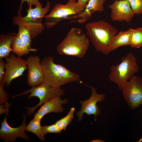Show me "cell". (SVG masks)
Here are the masks:
<instances>
[{"instance_id": "obj_1", "label": "cell", "mask_w": 142, "mask_h": 142, "mask_svg": "<svg viewBox=\"0 0 142 142\" xmlns=\"http://www.w3.org/2000/svg\"><path fill=\"white\" fill-rule=\"evenodd\" d=\"M85 28L86 34L95 49L108 55L111 51L113 40L118 32L117 29L104 20L89 22Z\"/></svg>"}, {"instance_id": "obj_2", "label": "cell", "mask_w": 142, "mask_h": 142, "mask_svg": "<svg viewBox=\"0 0 142 142\" xmlns=\"http://www.w3.org/2000/svg\"><path fill=\"white\" fill-rule=\"evenodd\" d=\"M44 74L43 82L57 88L69 83L77 82L80 76L64 66L55 63L52 56H47L40 61Z\"/></svg>"}, {"instance_id": "obj_3", "label": "cell", "mask_w": 142, "mask_h": 142, "mask_svg": "<svg viewBox=\"0 0 142 142\" xmlns=\"http://www.w3.org/2000/svg\"><path fill=\"white\" fill-rule=\"evenodd\" d=\"M89 44V39L82 30L73 27L57 45L56 49L59 55L81 58L85 54Z\"/></svg>"}, {"instance_id": "obj_4", "label": "cell", "mask_w": 142, "mask_h": 142, "mask_svg": "<svg viewBox=\"0 0 142 142\" xmlns=\"http://www.w3.org/2000/svg\"><path fill=\"white\" fill-rule=\"evenodd\" d=\"M51 3L47 1L45 6H37L34 8L32 6H29L27 9V15L24 17L21 15L14 16L13 23L18 26H24L30 31L32 38H34L41 34L44 29L45 27L42 23V20L49 11Z\"/></svg>"}, {"instance_id": "obj_5", "label": "cell", "mask_w": 142, "mask_h": 142, "mask_svg": "<svg viewBox=\"0 0 142 142\" xmlns=\"http://www.w3.org/2000/svg\"><path fill=\"white\" fill-rule=\"evenodd\" d=\"M109 70V79L115 83L121 90L124 84L139 72V68L135 57L130 52L122 58L119 64L112 65Z\"/></svg>"}, {"instance_id": "obj_6", "label": "cell", "mask_w": 142, "mask_h": 142, "mask_svg": "<svg viewBox=\"0 0 142 142\" xmlns=\"http://www.w3.org/2000/svg\"><path fill=\"white\" fill-rule=\"evenodd\" d=\"M85 7L75 0L68 1L65 4H56L49 13L44 17V23L47 28L53 27L64 19L72 17L83 11Z\"/></svg>"}, {"instance_id": "obj_7", "label": "cell", "mask_w": 142, "mask_h": 142, "mask_svg": "<svg viewBox=\"0 0 142 142\" xmlns=\"http://www.w3.org/2000/svg\"><path fill=\"white\" fill-rule=\"evenodd\" d=\"M65 90L60 88H57L48 85L43 82L40 84L25 91L20 94L12 97L14 98L19 96L30 93L28 97L30 99L32 97H37L39 99V103L33 107H27V114L30 115L33 113L38 106L47 102L52 98L57 96H63Z\"/></svg>"}, {"instance_id": "obj_8", "label": "cell", "mask_w": 142, "mask_h": 142, "mask_svg": "<svg viewBox=\"0 0 142 142\" xmlns=\"http://www.w3.org/2000/svg\"><path fill=\"white\" fill-rule=\"evenodd\" d=\"M129 107L134 110L142 104V77L134 76L124 84L121 89Z\"/></svg>"}, {"instance_id": "obj_9", "label": "cell", "mask_w": 142, "mask_h": 142, "mask_svg": "<svg viewBox=\"0 0 142 142\" xmlns=\"http://www.w3.org/2000/svg\"><path fill=\"white\" fill-rule=\"evenodd\" d=\"M4 58L5 74L3 81L0 84L8 87L13 79L23 75L27 69V64L26 60L16 56L14 54H10Z\"/></svg>"}, {"instance_id": "obj_10", "label": "cell", "mask_w": 142, "mask_h": 142, "mask_svg": "<svg viewBox=\"0 0 142 142\" xmlns=\"http://www.w3.org/2000/svg\"><path fill=\"white\" fill-rule=\"evenodd\" d=\"M90 88L92 91L90 97L88 99L81 100L79 102L81 107L80 110L76 113L79 121L82 120L84 113L88 116L93 115L96 119L101 112V110L97 103L99 102L103 101L105 99V94L104 93H98L95 88L92 86H90Z\"/></svg>"}, {"instance_id": "obj_11", "label": "cell", "mask_w": 142, "mask_h": 142, "mask_svg": "<svg viewBox=\"0 0 142 142\" xmlns=\"http://www.w3.org/2000/svg\"><path fill=\"white\" fill-rule=\"evenodd\" d=\"M9 110L6 113L5 116L1 123L0 130V139L4 141L14 142L18 138H21L28 140L29 138L25 133L26 130V117L23 114V121L22 124L18 127L13 128L9 125L7 122V117Z\"/></svg>"}, {"instance_id": "obj_12", "label": "cell", "mask_w": 142, "mask_h": 142, "mask_svg": "<svg viewBox=\"0 0 142 142\" xmlns=\"http://www.w3.org/2000/svg\"><path fill=\"white\" fill-rule=\"evenodd\" d=\"M26 60L28 69V85L32 87L40 84L43 82L44 74L40 58L37 55H30Z\"/></svg>"}, {"instance_id": "obj_13", "label": "cell", "mask_w": 142, "mask_h": 142, "mask_svg": "<svg viewBox=\"0 0 142 142\" xmlns=\"http://www.w3.org/2000/svg\"><path fill=\"white\" fill-rule=\"evenodd\" d=\"M109 8L111 10L110 17L113 21L129 22L134 16L128 0L115 1Z\"/></svg>"}, {"instance_id": "obj_14", "label": "cell", "mask_w": 142, "mask_h": 142, "mask_svg": "<svg viewBox=\"0 0 142 142\" xmlns=\"http://www.w3.org/2000/svg\"><path fill=\"white\" fill-rule=\"evenodd\" d=\"M68 102L67 99H62L60 96L53 97L41 105L34 114V117L41 120L45 115L49 113H57L62 112L64 110L62 105L66 104Z\"/></svg>"}, {"instance_id": "obj_15", "label": "cell", "mask_w": 142, "mask_h": 142, "mask_svg": "<svg viewBox=\"0 0 142 142\" xmlns=\"http://www.w3.org/2000/svg\"><path fill=\"white\" fill-rule=\"evenodd\" d=\"M106 0H90L84 10L74 15L71 19H76L79 23H85L95 12L104 11V4Z\"/></svg>"}, {"instance_id": "obj_16", "label": "cell", "mask_w": 142, "mask_h": 142, "mask_svg": "<svg viewBox=\"0 0 142 142\" xmlns=\"http://www.w3.org/2000/svg\"><path fill=\"white\" fill-rule=\"evenodd\" d=\"M12 52L17 56L21 57L28 54L30 51H36L34 48H30L28 45L16 35L11 43Z\"/></svg>"}, {"instance_id": "obj_17", "label": "cell", "mask_w": 142, "mask_h": 142, "mask_svg": "<svg viewBox=\"0 0 142 142\" xmlns=\"http://www.w3.org/2000/svg\"><path fill=\"white\" fill-rule=\"evenodd\" d=\"M17 34L13 33L0 35V59L5 58L10 55V53L12 51L11 43Z\"/></svg>"}, {"instance_id": "obj_18", "label": "cell", "mask_w": 142, "mask_h": 142, "mask_svg": "<svg viewBox=\"0 0 142 142\" xmlns=\"http://www.w3.org/2000/svg\"><path fill=\"white\" fill-rule=\"evenodd\" d=\"M133 29L129 28L126 31H120L116 35L113 40L111 51L119 47L130 45L131 37Z\"/></svg>"}, {"instance_id": "obj_19", "label": "cell", "mask_w": 142, "mask_h": 142, "mask_svg": "<svg viewBox=\"0 0 142 142\" xmlns=\"http://www.w3.org/2000/svg\"><path fill=\"white\" fill-rule=\"evenodd\" d=\"M41 120L36 117L32 119L26 126V130L36 135L42 141L45 139L42 133Z\"/></svg>"}, {"instance_id": "obj_20", "label": "cell", "mask_w": 142, "mask_h": 142, "mask_svg": "<svg viewBox=\"0 0 142 142\" xmlns=\"http://www.w3.org/2000/svg\"><path fill=\"white\" fill-rule=\"evenodd\" d=\"M75 110L74 108H71L68 114L64 117L57 121L55 123V124L62 130H65L74 118V115Z\"/></svg>"}, {"instance_id": "obj_21", "label": "cell", "mask_w": 142, "mask_h": 142, "mask_svg": "<svg viewBox=\"0 0 142 142\" xmlns=\"http://www.w3.org/2000/svg\"><path fill=\"white\" fill-rule=\"evenodd\" d=\"M131 47L139 48L142 46V28L133 29L131 37Z\"/></svg>"}, {"instance_id": "obj_22", "label": "cell", "mask_w": 142, "mask_h": 142, "mask_svg": "<svg viewBox=\"0 0 142 142\" xmlns=\"http://www.w3.org/2000/svg\"><path fill=\"white\" fill-rule=\"evenodd\" d=\"M18 26V32L17 36L25 43L30 48L31 47V36L29 30L25 26Z\"/></svg>"}, {"instance_id": "obj_23", "label": "cell", "mask_w": 142, "mask_h": 142, "mask_svg": "<svg viewBox=\"0 0 142 142\" xmlns=\"http://www.w3.org/2000/svg\"><path fill=\"white\" fill-rule=\"evenodd\" d=\"M131 9L135 14H142V0H128Z\"/></svg>"}, {"instance_id": "obj_24", "label": "cell", "mask_w": 142, "mask_h": 142, "mask_svg": "<svg viewBox=\"0 0 142 142\" xmlns=\"http://www.w3.org/2000/svg\"><path fill=\"white\" fill-rule=\"evenodd\" d=\"M42 130L44 135L48 133H60L62 130L58 128L54 123L49 125L42 126Z\"/></svg>"}, {"instance_id": "obj_25", "label": "cell", "mask_w": 142, "mask_h": 142, "mask_svg": "<svg viewBox=\"0 0 142 142\" xmlns=\"http://www.w3.org/2000/svg\"><path fill=\"white\" fill-rule=\"evenodd\" d=\"M4 85L2 84H0V104L1 105L4 104L7 106L11 105V103H9L8 102V95L4 89Z\"/></svg>"}, {"instance_id": "obj_26", "label": "cell", "mask_w": 142, "mask_h": 142, "mask_svg": "<svg viewBox=\"0 0 142 142\" xmlns=\"http://www.w3.org/2000/svg\"><path fill=\"white\" fill-rule=\"evenodd\" d=\"M26 2L28 6L34 5L36 7H42V5L39 0H21L20 6L18 11V15H21V10L23 3Z\"/></svg>"}, {"instance_id": "obj_27", "label": "cell", "mask_w": 142, "mask_h": 142, "mask_svg": "<svg viewBox=\"0 0 142 142\" xmlns=\"http://www.w3.org/2000/svg\"><path fill=\"white\" fill-rule=\"evenodd\" d=\"M5 62L3 59H0V83H2L5 74Z\"/></svg>"}, {"instance_id": "obj_28", "label": "cell", "mask_w": 142, "mask_h": 142, "mask_svg": "<svg viewBox=\"0 0 142 142\" xmlns=\"http://www.w3.org/2000/svg\"><path fill=\"white\" fill-rule=\"evenodd\" d=\"M90 0H78V2L83 5L84 6L86 7L87 4Z\"/></svg>"}, {"instance_id": "obj_29", "label": "cell", "mask_w": 142, "mask_h": 142, "mask_svg": "<svg viewBox=\"0 0 142 142\" xmlns=\"http://www.w3.org/2000/svg\"><path fill=\"white\" fill-rule=\"evenodd\" d=\"M91 142H105V141H104L102 140L101 139H94Z\"/></svg>"}, {"instance_id": "obj_30", "label": "cell", "mask_w": 142, "mask_h": 142, "mask_svg": "<svg viewBox=\"0 0 142 142\" xmlns=\"http://www.w3.org/2000/svg\"><path fill=\"white\" fill-rule=\"evenodd\" d=\"M117 0H116V1H117Z\"/></svg>"}, {"instance_id": "obj_31", "label": "cell", "mask_w": 142, "mask_h": 142, "mask_svg": "<svg viewBox=\"0 0 142 142\" xmlns=\"http://www.w3.org/2000/svg\"><path fill=\"white\" fill-rule=\"evenodd\" d=\"M68 1L70 0H68Z\"/></svg>"}]
</instances>
